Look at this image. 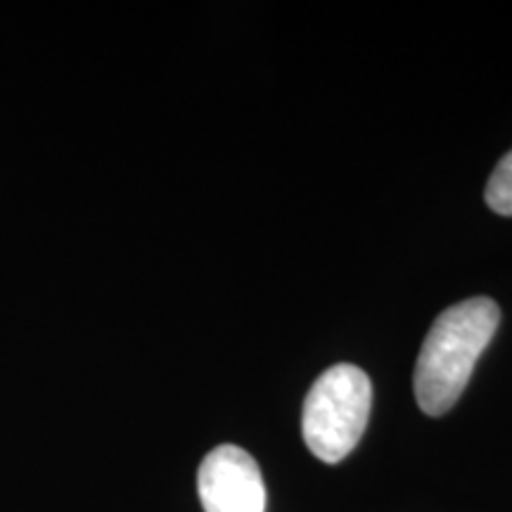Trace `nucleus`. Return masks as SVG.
Instances as JSON below:
<instances>
[{
    "instance_id": "20e7f679",
    "label": "nucleus",
    "mask_w": 512,
    "mask_h": 512,
    "mask_svg": "<svg viewBox=\"0 0 512 512\" xmlns=\"http://www.w3.org/2000/svg\"><path fill=\"white\" fill-rule=\"evenodd\" d=\"M486 204L501 216H512V150L496 164L486 183Z\"/></svg>"
},
{
    "instance_id": "7ed1b4c3",
    "label": "nucleus",
    "mask_w": 512,
    "mask_h": 512,
    "mask_svg": "<svg viewBox=\"0 0 512 512\" xmlns=\"http://www.w3.org/2000/svg\"><path fill=\"white\" fill-rule=\"evenodd\" d=\"M197 491L204 512H266V484L245 448L221 444L202 460Z\"/></svg>"
},
{
    "instance_id": "f03ea898",
    "label": "nucleus",
    "mask_w": 512,
    "mask_h": 512,
    "mask_svg": "<svg viewBox=\"0 0 512 512\" xmlns=\"http://www.w3.org/2000/svg\"><path fill=\"white\" fill-rule=\"evenodd\" d=\"M373 384L366 370L339 363L313 382L304 401L302 432L309 451L335 465L354 451L370 418Z\"/></svg>"
},
{
    "instance_id": "f257e3e1",
    "label": "nucleus",
    "mask_w": 512,
    "mask_h": 512,
    "mask_svg": "<svg viewBox=\"0 0 512 512\" xmlns=\"http://www.w3.org/2000/svg\"><path fill=\"white\" fill-rule=\"evenodd\" d=\"M498 323L501 309L489 297L465 299L439 313L415 366V399L422 413L437 418L456 406Z\"/></svg>"
}]
</instances>
